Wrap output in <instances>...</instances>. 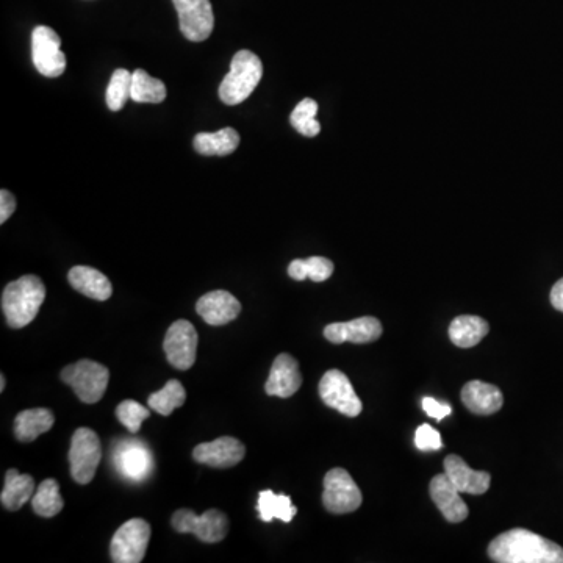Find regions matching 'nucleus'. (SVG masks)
<instances>
[{
    "mask_svg": "<svg viewBox=\"0 0 563 563\" xmlns=\"http://www.w3.org/2000/svg\"><path fill=\"white\" fill-rule=\"evenodd\" d=\"M488 556L498 563H563V548L528 529H512L488 545Z\"/></svg>",
    "mask_w": 563,
    "mask_h": 563,
    "instance_id": "obj_1",
    "label": "nucleus"
},
{
    "mask_svg": "<svg viewBox=\"0 0 563 563\" xmlns=\"http://www.w3.org/2000/svg\"><path fill=\"white\" fill-rule=\"evenodd\" d=\"M46 299V287L38 276L19 277L5 287L2 293V312L13 329L29 326L40 312Z\"/></svg>",
    "mask_w": 563,
    "mask_h": 563,
    "instance_id": "obj_2",
    "label": "nucleus"
},
{
    "mask_svg": "<svg viewBox=\"0 0 563 563\" xmlns=\"http://www.w3.org/2000/svg\"><path fill=\"white\" fill-rule=\"evenodd\" d=\"M263 76V65L254 52L240 51L230 63V71L219 87V99L226 105H238L251 96Z\"/></svg>",
    "mask_w": 563,
    "mask_h": 563,
    "instance_id": "obj_3",
    "label": "nucleus"
},
{
    "mask_svg": "<svg viewBox=\"0 0 563 563\" xmlns=\"http://www.w3.org/2000/svg\"><path fill=\"white\" fill-rule=\"evenodd\" d=\"M61 381L74 390L77 398L85 404H96L104 398L110 381L107 366L94 360L83 359L66 366L61 371Z\"/></svg>",
    "mask_w": 563,
    "mask_h": 563,
    "instance_id": "obj_4",
    "label": "nucleus"
},
{
    "mask_svg": "<svg viewBox=\"0 0 563 563\" xmlns=\"http://www.w3.org/2000/svg\"><path fill=\"white\" fill-rule=\"evenodd\" d=\"M102 460L101 440L96 432L88 427H80L74 432L69 449L71 476L80 485H87L96 476L97 467Z\"/></svg>",
    "mask_w": 563,
    "mask_h": 563,
    "instance_id": "obj_5",
    "label": "nucleus"
},
{
    "mask_svg": "<svg viewBox=\"0 0 563 563\" xmlns=\"http://www.w3.org/2000/svg\"><path fill=\"white\" fill-rule=\"evenodd\" d=\"M171 524L179 534H193L204 543H218L229 532V518L221 510L210 509L202 515L193 510L180 509L171 518Z\"/></svg>",
    "mask_w": 563,
    "mask_h": 563,
    "instance_id": "obj_6",
    "label": "nucleus"
},
{
    "mask_svg": "<svg viewBox=\"0 0 563 563\" xmlns=\"http://www.w3.org/2000/svg\"><path fill=\"white\" fill-rule=\"evenodd\" d=\"M151 540V526L143 518H132L122 524L110 543V556L115 563L143 562Z\"/></svg>",
    "mask_w": 563,
    "mask_h": 563,
    "instance_id": "obj_7",
    "label": "nucleus"
},
{
    "mask_svg": "<svg viewBox=\"0 0 563 563\" xmlns=\"http://www.w3.org/2000/svg\"><path fill=\"white\" fill-rule=\"evenodd\" d=\"M362 492L343 468H334L324 477L323 504L330 513L356 512L362 506Z\"/></svg>",
    "mask_w": 563,
    "mask_h": 563,
    "instance_id": "obj_8",
    "label": "nucleus"
},
{
    "mask_svg": "<svg viewBox=\"0 0 563 563\" xmlns=\"http://www.w3.org/2000/svg\"><path fill=\"white\" fill-rule=\"evenodd\" d=\"M61 40L51 27L38 26L32 33V60L41 76L60 77L66 69V57L60 51Z\"/></svg>",
    "mask_w": 563,
    "mask_h": 563,
    "instance_id": "obj_9",
    "label": "nucleus"
},
{
    "mask_svg": "<svg viewBox=\"0 0 563 563\" xmlns=\"http://www.w3.org/2000/svg\"><path fill=\"white\" fill-rule=\"evenodd\" d=\"M320 396L330 409L338 410L349 418H356L362 413L363 404L352 387L349 377L340 370H329L320 381Z\"/></svg>",
    "mask_w": 563,
    "mask_h": 563,
    "instance_id": "obj_10",
    "label": "nucleus"
},
{
    "mask_svg": "<svg viewBox=\"0 0 563 563\" xmlns=\"http://www.w3.org/2000/svg\"><path fill=\"white\" fill-rule=\"evenodd\" d=\"M166 359L176 370L188 371L196 362L198 332L187 320H177L169 326L163 341Z\"/></svg>",
    "mask_w": 563,
    "mask_h": 563,
    "instance_id": "obj_11",
    "label": "nucleus"
},
{
    "mask_svg": "<svg viewBox=\"0 0 563 563\" xmlns=\"http://www.w3.org/2000/svg\"><path fill=\"white\" fill-rule=\"evenodd\" d=\"M113 462L116 470L127 481L143 482L151 476L154 470V457L146 443L130 438L122 440L115 446Z\"/></svg>",
    "mask_w": 563,
    "mask_h": 563,
    "instance_id": "obj_12",
    "label": "nucleus"
},
{
    "mask_svg": "<svg viewBox=\"0 0 563 563\" xmlns=\"http://www.w3.org/2000/svg\"><path fill=\"white\" fill-rule=\"evenodd\" d=\"M179 15L180 32L193 43H201L212 35L215 27L210 0H173Z\"/></svg>",
    "mask_w": 563,
    "mask_h": 563,
    "instance_id": "obj_13",
    "label": "nucleus"
},
{
    "mask_svg": "<svg viewBox=\"0 0 563 563\" xmlns=\"http://www.w3.org/2000/svg\"><path fill=\"white\" fill-rule=\"evenodd\" d=\"M246 456L243 443L234 437L216 438L215 442L201 443L193 451L196 462L212 468H232Z\"/></svg>",
    "mask_w": 563,
    "mask_h": 563,
    "instance_id": "obj_14",
    "label": "nucleus"
},
{
    "mask_svg": "<svg viewBox=\"0 0 563 563\" xmlns=\"http://www.w3.org/2000/svg\"><path fill=\"white\" fill-rule=\"evenodd\" d=\"M382 332L384 329L381 321L374 316H362L348 323H334L324 327V337L334 345H341L345 341H351L356 345L373 343L381 338Z\"/></svg>",
    "mask_w": 563,
    "mask_h": 563,
    "instance_id": "obj_15",
    "label": "nucleus"
},
{
    "mask_svg": "<svg viewBox=\"0 0 563 563\" xmlns=\"http://www.w3.org/2000/svg\"><path fill=\"white\" fill-rule=\"evenodd\" d=\"M196 312L210 326H224L237 320L241 312V304L229 291H210L202 296L196 304Z\"/></svg>",
    "mask_w": 563,
    "mask_h": 563,
    "instance_id": "obj_16",
    "label": "nucleus"
},
{
    "mask_svg": "<svg viewBox=\"0 0 563 563\" xmlns=\"http://www.w3.org/2000/svg\"><path fill=\"white\" fill-rule=\"evenodd\" d=\"M302 374L299 363L290 354H279L271 366L268 381H266V395L277 398H290L301 388Z\"/></svg>",
    "mask_w": 563,
    "mask_h": 563,
    "instance_id": "obj_17",
    "label": "nucleus"
},
{
    "mask_svg": "<svg viewBox=\"0 0 563 563\" xmlns=\"http://www.w3.org/2000/svg\"><path fill=\"white\" fill-rule=\"evenodd\" d=\"M429 492H431L435 506L438 507V510L442 512L443 517L449 523H462V521L467 520L470 510L460 496L456 485L449 481V477L445 473L437 474L432 479Z\"/></svg>",
    "mask_w": 563,
    "mask_h": 563,
    "instance_id": "obj_18",
    "label": "nucleus"
},
{
    "mask_svg": "<svg viewBox=\"0 0 563 563\" xmlns=\"http://www.w3.org/2000/svg\"><path fill=\"white\" fill-rule=\"evenodd\" d=\"M445 474L460 493H468V495H484L492 482L490 473L471 470L467 462L456 454L446 457Z\"/></svg>",
    "mask_w": 563,
    "mask_h": 563,
    "instance_id": "obj_19",
    "label": "nucleus"
},
{
    "mask_svg": "<svg viewBox=\"0 0 563 563\" xmlns=\"http://www.w3.org/2000/svg\"><path fill=\"white\" fill-rule=\"evenodd\" d=\"M463 404L474 415L488 416L499 412L504 404L503 391L496 385L482 381H471L462 388Z\"/></svg>",
    "mask_w": 563,
    "mask_h": 563,
    "instance_id": "obj_20",
    "label": "nucleus"
},
{
    "mask_svg": "<svg viewBox=\"0 0 563 563\" xmlns=\"http://www.w3.org/2000/svg\"><path fill=\"white\" fill-rule=\"evenodd\" d=\"M68 280L74 290L94 301H107L112 298V282L101 271L91 266H74L69 271Z\"/></svg>",
    "mask_w": 563,
    "mask_h": 563,
    "instance_id": "obj_21",
    "label": "nucleus"
},
{
    "mask_svg": "<svg viewBox=\"0 0 563 563\" xmlns=\"http://www.w3.org/2000/svg\"><path fill=\"white\" fill-rule=\"evenodd\" d=\"M35 481L30 474H21L15 468L5 474V485L0 495V501L10 512L22 509L35 495Z\"/></svg>",
    "mask_w": 563,
    "mask_h": 563,
    "instance_id": "obj_22",
    "label": "nucleus"
},
{
    "mask_svg": "<svg viewBox=\"0 0 563 563\" xmlns=\"http://www.w3.org/2000/svg\"><path fill=\"white\" fill-rule=\"evenodd\" d=\"M54 423V413L49 409L22 410L15 420L16 438L21 443L35 442L40 435L51 431Z\"/></svg>",
    "mask_w": 563,
    "mask_h": 563,
    "instance_id": "obj_23",
    "label": "nucleus"
},
{
    "mask_svg": "<svg viewBox=\"0 0 563 563\" xmlns=\"http://www.w3.org/2000/svg\"><path fill=\"white\" fill-rule=\"evenodd\" d=\"M193 144L194 149L201 155L226 157L237 151L240 146V133L232 127H226L215 133L202 132L194 137Z\"/></svg>",
    "mask_w": 563,
    "mask_h": 563,
    "instance_id": "obj_24",
    "label": "nucleus"
},
{
    "mask_svg": "<svg viewBox=\"0 0 563 563\" xmlns=\"http://www.w3.org/2000/svg\"><path fill=\"white\" fill-rule=\"evenodd\" d=\"M488 330L490 326L487 321L479 316H457L449 326V340L459 348H473L487 337Z\"/></svg>",
    "mask_w": 563,
    "mask_h": 563,
    "instance_id": "obj_25",
    "label": "nucleus"
},
{
    "mask_svg": "<svg viewBox=\"0 0 563 563\" xmlns=\"http://www.w3.org/2000/svg\"><path fill=\"white\" fill-rule=\"evenodd\" d=\"M257 510H259L260 520L265 523H271L276 518L284 523H290L298 513V509L291 503L290 496L276 495L271 490L260 492Z\"/></svg>",
    "mask_w": 563,
    "mask_h": 563,
    "instance_id": "obj_26",
    "label": "nucleus"
},
{
    "mask_svg": "<svg viewBox=\"0 0 563 563\" xmlns=\"http://www.w3.org/2000/svg\"><path fill=\"white\" fill-rule=\"evenodd\" d=\"M130 97L138 104H160L166 99L165 83L149 76L144 69H137L133 72Z\"/></svg>",
    "mask_w": 563,
    "mask_h": 563,
    "instance_id": "obj_27",
    "label": "nucleus"
},
{
    "mask_svg": "<svg viewBox=\"0 0 563 563\" xmlns=\"http://www.w3.org/2000/svg\"><path fill=\"white\" fill-rule=\"evenodd\" d=\"M32 507L36 515L43 518L57 517L65 507V501L60 495V485L55 479L41 482L32 498Z\"/></svg>",
    "mask_w": 563,
    "mask_h": 563,
    "instance_id": "obj_28",
    "label": "nucleus"
},
{
    "mask_svg": "<svg viewBox=\"0 0 563 563\" xmlns=\"http://www.w3.org/2000/svg\"><path fill=\"white\" fill-rule=\"evenodd\" d=\"M334 274V263L326 257H310V259L293 260L288 266V276L291 279H312L313 282H324Z\"/></svg>",
    "mask_w": 563,
    "mask_h": 563,
    "instance_id": "obj_29",
    "label": "nucleus"
},
{
    "mask_svg": "<svg viewBox=\"0 0 563 563\" xmlns=\"http://www.w3.org/2000/svg\"><path fill=\"white\" fill-rule=\"evenodd\" d=\"M187 401V391L179 381L166 382L165 387L149 396L148 406L163 416H169Z\"/></svg>",
    "mask_w": 563,
    "mask_h": 563,
    "instance_id": "obj_30",
    "label": "nucleus"
},
{
    "mask_svg": "<svg viewBox=\"0 0 563 563\" xmlns=\"http://www.w3.org/2000/svg\"><path fill=\"white\" fill-rule=\"evenodd\" d=\"M316 113H318V104L313 99H304L291 113V126L304 137H316L321 132V124L315 118Z\"/></svg>",
    "mask_w": 563,
    "mask_h": 563,
    "instance_id": "obj_31",
    "label": "nucleus"
},
{
    "mask_svg": "<svg viewBox=\"0 0 563 563\" xmlns=\"http://www.w3.org/2000/svg\"><path fill=\"white\" fill-rule=\"evenodd\" d=\"M133 74L127 69H116L113 72L112 80L107 88V105L112 112H119L122 107L129 101L130 93H132Z\"/></svg>",
    "mask_w": 563,
    "mask_h": 563,
    "instance_id": "obj_32",
    "label": "nucleus"
},
{
    "mask_svg": "<svg viewBox=\"0 0 563 563\" xmlns=\"http://www.w3.org/2000/svg\"><path fill=\"white\" fill-rule=\"evenodd\" d=\"M116 416H118L119 423L127 427V431L137 434L143 421L148 420L151 416V410L141 406L140 402L127 399L116 407Z\"/></svg>",
    "mask_w": 563,
    "mask_h": 563,
    "instance_id": "obj_33",
    "label": "nucleus"
},
{
    "mask_svg": "<svg viewBox=\"0 0 563 563\" xmlns=\"http://www.w3.org/2000/svg\"><path fill=\"white\" fill-rule=\"evenodd\" d=\"M415 445L416 448L424 452L442 449L443 443L440 432L434 429V427L429 426V424H421V426L416 429Z\"/></svg>",
    "mask_w": 563,
    "mask_h": 563,
    "instance_id": "obj_34",
    "label": "nucleus"
},
{
    "mask_svg": "<svg viewBox=\"0 0 563 563\" xmlns=\"http://www.w3.org/2000/svg\"><path fill=\"white\" fill-rule=\"evenodd\" d=\"M423 410L431 418H435L437 421H442L446 416L451 415L452 409L449 404L445 402L437 401L434 398H424L423 399Z\"/></svg>",
    "mask_w": 563,
    "mask_h": 563,
    "instance_id": "obj_35",
    "label": "nucleus"
},
{
    "mask_svg": "<svg viewBox=\"0 0 563 563\" xmlns=\"http://www.w3.org/2000/svg\"><path fill=\"white\" fill-rule=\"evenodd\" d=\"M16 199L10 191H0V223H7V219L15 213Z\"/></svg>",
    "mask_w": 563,
    "mask_h": 563,
    "instance_id": "obj_36",
    "label": "nucleus"
},
{
    "mask_svg": "<svg viewBox=\"0 0 563 563\" xmlns=\"http://www.w3.org/2000/svg\"><path fill=\"white\" fill-rule=\"evenodd\" d=\"M549 299H551V304H553L554 309L563 313V277L554 284Z\"/></svg>",
    "mask_w": 563,
    "mask_h": 563,
    "instance_id": "obj_37",
    "label": "nucleus"
},
{
    "mask_svg": "<svg viewBox=\"0 0 563 563\" xmlns=\"http://www.w3.org/2000/svg\"><path fill=\"white\" fill-rule=\"evenodd\" d=\"M5 385H7V381H5V376L2 374V376H0V391L5 390Z\"/></svg>",
    "mask_w": 563,
    "mask_h": 563,
    "instance_id": "obj_38",
    "label": "nucleus"
}]
</instances>
